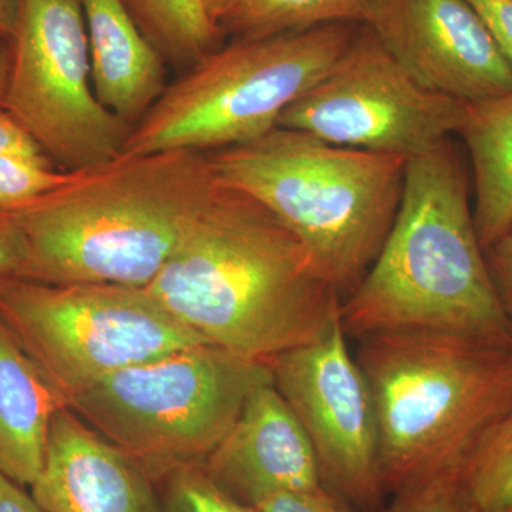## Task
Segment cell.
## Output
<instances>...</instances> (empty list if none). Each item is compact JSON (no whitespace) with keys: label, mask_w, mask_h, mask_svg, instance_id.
I'll return each mask as SVG.
<instances>
[{"label":"cell","mask_w":512,"mask_h":512,"mask_svg":"<svg viewBox=\"0 0 512 512\" xmlns=\"http://www.w3.org/2000/svg\"><path fill=\"white\" fill-rule=\"evenodd\" d=\"M512 69V0H467Z\"/></svg>","instance_id":"cell-26"},{"label":"cell","mask_w":512,"mask_h":512,"mask_svg":"<svg viewBox=\"0 0 512 512\" xmlns=\"http://www.w3.org/2000/svg\"><path fill=\"white\" fill-rule=\"evenodd\" d=\"M272 382L311 441L322 483L356 512L386 504L372 392L340 318L323 338L268 362Z\"/></svg>","instance_id":"cell-11"},{"label":"cell","mask_w":512,"mask_h":512,"mask_svg":"<svg viewBox=\"0 0 512 512\" xmlns=\"http://www.w3.org/2000/svg\"><path fill=\"white\" fill-rule=\"evenodd\" d=\"M254 507L259 512H356L328 491L316 494L266 495Z\"/></svg>","instance_id":"cell-24"},{"label":"cell","mask_w":512,"mask_h":512,"mask_svg":"<svg viewBox=\"0 0 512 512\" xmlns=\"http://www.w3.org/2000/svg\"><path fill=\"white\" fill-rule=\"evenodd\" d=\"M362 23L229 40L165 86L123 153H200L251 143L343 55Z\"/></svg>","instance_id":"cell-6"},{"label":"cell","mask_w":512,"mask_h":512,"mask_svg":"<svg viewBox=\"0 0 512 512\" xmlns=\"http://www.w3.org/2000/svg\"><path fill=\"white\" fill-rule=\"evenodd\" d=\"M220 183L207 153H123L9 211L26 248L25 279L147 288Z\"/></svg>","instance_id":"cell-2"},{"label":"cell","mask_w":512,"mask_h":512,"mask_svg":"<svg viewBox=\"0 0 512 512\" xmlns=\"http://www.w3.org/2000/svg\"><path fill=\"white\" fill-rule=\"evenodd\" d=\"M376 0H232L218 26L227 40H252L332 23H365Z\"/></svg>","instance_id":"cell-19"},{"label":"cell","mask_w":512,"mask_h":512,"mask_svg":"<svg viewBox=\"0 0 512 512\" xmlns=\"http://www.w3.org/2000/svg\"><path fill=\"white\" fill-rule=\"evenodd\" d=\"M369 26L414 79L463 103L512 92V69L467 0H376Z\"/></svg>","instance_id":"cell-12"},{"label":"cell","mask_w":512,"mask_h":512,"mask_svg":"<svg viewBox=\"0 0 512 512\" xmlns=\"http://www.w3.org/2000/svg\"><path fill=\"white\" fill-rule=\"evenodd\" d=\"M23 0H0V36L13 39L22 15Z\"/></svg>","instance_id":"cell-30"},{"label":"cell","mask_w":512,"mask_h":512,"mask_svg":"<svg viewBox=\"0 0 512 512\" xmlns=\"http://www.w3.org/2000/svg\"><path fill=\"white\" fill-rule=\"evenodd\" d=\"M89 40L92 82L107 109L136 126L167 86V64L123 0H80Z\"/></svg>","instance_id":"cell-15"},{"label":"cell","mask_w":512,"mask_h":512,"mask_svg":"<svg viewBox=\"0 0 512 512\" xmlns=\"http://www.w3.org/2000/svg\"><path fill=\"white\" fill-rule=\"evenodd\" d=\"M156 485L161 512H259L221 490L202 463L174 468Z\"/></svg>","instance_id":"cell-21"},{"label":"cell","mask_w":512,"mask_h":512,"mask_svg":"<svg viewBox=\"0 0 512 512\" xmlns=\"http://www.w3.org/2000/svg\"><path fill=\"white\" fill-rule=\"evenodd\" d=\"M16 153L45 156L36 141L5 109H0V154ZM46 157V156H45Z\"/></svg>","instance_id":"cell-28"},{"label":"cell","mask_w":512,"mask_h":512,"mask_svg":"<svg viewBox=\"0 0 512 512\" xmlns=\"http://www.w3.org/2000/svg\"><path fill=\"white\" fill-rule=\"evenodd\" d=\"M485 259L512 336V229L485 249Z\"/></svg>","instance_id":"cell-25"},{"label":"cell","mask_w":512,"mask_h":512,"mask_svg":"<svg viewBox=\"0 0 512 512\" xmlns=\"http://www.w3.org/2000/svg\"><path fill=\"white\" fill-rule=\"evenodd\" d=\"M204 3L205 9L210 13L212 20L218 25V20H220L222 13L228 9V6L231 5L232 0H202Z\"/></svg>","instance_id":"cell-32"},{"label":"cell","mask_w":512,"mask_h":512,"mask_svg":"<svg viewBox=\"0 0 512 512\" xmlns=\"http://www.w3.org/2000/svg\"><path fill=\"white\" fill-rule=\"evenodd\" d=\"M340 322L356 339L431 332L512 345L453 138L407 160L396 220L365 278L343 299Z\"/></svg>","instance_id":"cell-3"},{"label":"cell","mask_w":512,"mask_h":512,"mask_svg":"<svg viewBox=\"0 0 512 512\" xmlns=\"http://www.w3.org/2000/svg\"><path fill=\"white\" fill-rule=\"evenodd\" d=\"M26 488L0 474V512H45Z\"/></svg>","instance_id":"cell-29"},{"label":"cell","mask_w":512,"mask_h":512,"mask_svg":"<svg viewBox=\"0 0 512 512\" xmlns=\"http://www.w3.org/2000/svg\"><path fill=\"white\" fill-rule=\"evenodd\" d=\"M13 63V42L8 37L0 36V109L5 104Z\"/></svg>","instance_id":"cell-31"},{"label":"cell","mask_w":512,"mask_h":512,"mask_svg":"<svg viewBox=\"0 0 512 512\" xmlns=\"http://www.w3.org/2000/svg\"><path fill=\"white\" fill-rule=\"evenodd\" d=\"M144 289L207 342L266 363L323 338L342 306L302 242L264 205L221 183Z\"/></svg>","instance_id":"cell-1"},{"label":"cell","mask_w":512,"mask_h":512,"mask_svg":"<svg viewBox=\"0 0 512 512\" xmlns=\"http://www.w3.org/2000/svg\"><path fill=\"white\" fill-rule=\"evenodd\" d=\"M64 407L63 394L0 319V474L23 487L35 483Z\"/></svg>","instance_id":"cell-16"},{"label":"cell","mask_w":512,"mask_h":512,"mask_svg":"<svg viewBox=\"0 0 512 512\" xmlns=\"http://www.w3.org/2000/svg\"><path fill=\"white\" fill-rule=\"evenodd\" d=\"M269 365L212 343L114 373L69 407L150 474L154 483L204 463L227 436Z\"/></svg>","instance_id":"cell-7"},{"label":"cell","mask_w":512,"mask_h":512,"mask_svg":"<svg viewBox=\"0 0 512 512\" xmlns=\"http://www.w3.org/2000/svg\"><path fill=\"white\" fill-rule=\"evenodd\" d=\"M143 35L178 74L227 43L202 0H123Z\"/></svg>","instance_id":"cell-18"},{"label":"cell","mask_w":512,"mask_h":512,"mask_svg":"<svg viewBox=\"0 0 512 512\" xmlns=\"http://www.w3.org/2000/svg\"><path fill=\"white\" fill-rule=\"evenodd\" d=\"M80 171L60 170L45 156L0 154V211H15L76 180Z\"/></svg>","instance_id":"cell-22"},{"label":"cell","mask_w":512,"mask_h":512,"mask_svg":"<svg viewBox=\"0 0 512 512\" xmlns=\"http://www.w3.org/2000/svg\"><path fill=\"white\" fill-rule=\"evenodd\" d=\"M464 481L480 512H512V409L464 468Z\"/></svg>","instance_id":"cell-20"},{"label":"cell","mask_w":512,"mask_h":512,"mask_svg":"<svg viewBox=\"0 0 512 512\" xmlns=\"http://www.w3.org/2000/svg\"><path fill=\"white\" fill-rule=\"evenodd\" d=\"M379 512H480L471 498L463 468H453L417 481L399 493Z\"/></svg>","instance_id":"cell-23"},{"label":"cell","mask_w":512,"mask_h":512,"mask_svg":"<svg viewBox=\"0 0 512 512\" xmlns=\"http://www.w3.org/2000/svg\"><path fill=\"white\" fill-rule=\"evenodd\" d=\"M0 319L67 403L107 377L207 342L147 289L0 282Z\"/></svg>","instance_id":"cell-8"},{"label":"cell","mask_w":512,"mask_h":512,"mask_svg":"<svg viewBox=\"0 0 512 512\" xmlns=\"http://www.w3.org/2000/svg\"><path fill=\"white\" fill-rule=\"evenodd\" d=\"M207 157L221 184L264 205L302 242L342 301L393 227L409 160L281 127Z\"/></svg>","instance_id":"cell-5"},{"label":"cell","mask_w":512,"mask_h":512,"mask_svg":"<svg viewBox=\"0 0 512 512\" xmlns=\"http://www.w3.org/2000/svg\"><path fill=\"white\" fill-rule=\"evenodd\" d=\"M386 495L470 458L512 409V345L431 332L359 339Z\"/></svg>","instance_id":"cell-4"},{"label":"cell","mask_w":512,"mask_h":512,"mask_svg":"<svg viewBox=\"0 0 512 512\" xmlns=\"http://www.w3.org/2000/svg\"><path fill=\"white\" fill-rule=\"evenodd\" d=\"M202 464L221 490L252 507L266 495L328 491L311 441L274 382L249 394L234 426Z\"/></svg>","instance_id":"cell-13"},{"label":"cell","mask_w":512,"mask_h":512,"mask_svg":"<svg viewBox=\"0 0 512 512\" xmlns=\"http://www.w3.org/2000/svg\"><path fill=\"white\" fill-rule=\"evenodd\" d=\"M26 248L9 211H0V282L25 279Z\"/></svg>","instance_id":"cell-27"},{"label":"cell","mask_w":512,"mask_h":512,"mask_svg":"<svg viewBox=\"0 0 512 512\" xmlns=\"http://www.w3.org/2000/svg\"><path fill=\"white\" fill-rule=\"evenodd\" d=\"M466 103L431 92L362 23L338 62L286 107L278 127L412 158L457 134Z\"/></svg>","instance_id":"cell-10"},{"label":"cell","mask_w":512,"mask_h":512,"mask_svg":"<svg viewBox=\"0 0 512 512\" xmlns=\"http://www.w3.org/2000/svg\"><path fill=\"white\" fill-rule=\"evenodd\" d=\"M457 134L470 154L474 224L485 251L512 229V92L466 103Z\"/></svg>","instance_id":"cell-17"},{"label":"cell","mask_w":512,"mask_h":512,"mask_svg":"<svg viewBox=\"0 0 512 512\" xmlns=\"http://www.w3.org/2000/svg\"><path fill=\"white\" fill-rule=\"evenodd\" d=\"M30 494L45 512H161L157 485L133 457L64 407Z\"/></svg>","instance_id":"cell-14"},{"label":"cell","mask_w":512,"mask_h":512,"mask_svg":"<svg viewBox=\"0 0 512 512\" xmlns=\"http://www.w3.org/2000/svg\"><path fill=\"white\" fill-rule=\"evenodd\" d=\"M3 109L60 170L84 171L123 154L133 126L94 93L80 0H23Z\"/></svg>","instance_id":"cell-9"}]
</instances>
